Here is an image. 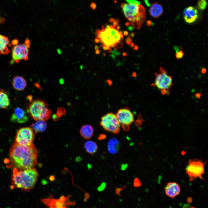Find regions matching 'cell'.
<instances>
[{
  "instance_id": "d590c367",
  "label": "cell",
  "mask_w": 208,
  "mask_h": 208,
  "mask_svg": "<svg viewBox=\"0 0 208 208\" xmlns=\"http://www.w3.org/2000/svg\"><path fill=\"white\" fill-rule=\"evenodd\" d=\"M146 24L147 26H149L152 25V23L151 21H148L146 22Z\"/></svg>"
},
{
  "instance_id": "7402d4cb",
  "label": "cell",
  "mask_w": 208,
  "mask_h": 208,
  "mask_svg": "<svg viewBox=\"0 0 208 208\" xmlns=\"http://www.w3.org/2000/svg\"><path fill=\"white\" fill-rule=\"evenodd\" d=\"M84 147L86 152L90 154L95 153L97 150V145L95 142L92 141H88L86 142L84 144Z\"/></svg>"
},
{
  "instance_id": "6da1fadb",
  "label": "cell",
  "mask_w": 208,
  "mask_h": 208,
  "mask_svg": "<svg viewBox=\"0 0 208 208\" xmlns=\"http://www.w3.org/2000/svg\"><path fill=\"white\" fill-rule=\"evenodd\" d=\"M37 155L38 150L33 143L24 145L14 142L10 149L8 166L12 170H19L34 168Z\"/></svg>"
},
{
  "instance_id": "c3c4849f",
  "label": "cell",
  "mask_w": 208,
  "mask_h": 208,
  "mask_svg": "<svg viewBox=\"0 0 208 208\" xmlns=\"http://www.w3.org/2000/svg\"><path fill=\"white\" fill-rule=\"evenodd\" d=\"M145 3L148 6H150V4L149 3H148V1L147 0H145Z\"/></svg>"
},
{
  "instance_id": "4dcf8cb0",
  "label": "cell",
  "mask_w": 208,
  "mask_h": 208,
  "mask_svg": "<svg viewBox=\"0 0 208 208\" xmlns=\"http://www.w3.org/2000/svg\"><path fill=\"white\" fill-rule=\"evenodd\" d=\"M125 187V186H124V187H121L120 188H116V187H115L116 189V192L117 194H118V195H119L120 196V192Z\"/></svg>"
},
{
  "instance_id": "7a4b0ae2",
  "label": "cell",
  "mask_w": 208,
  "mask_h": 208,
  "mask_svg": "<svg viewBox=\"0 0 208 208\" xmlns=\"http://www.w3.org/2000/svg\"><path fill=\"white\" fill-rule=\"evenodd\" d=\"M11 184L24 191L28 192L34 187L38 173L34 168L23 170H12Z\"/></svg>"
},
{
  "instance_id": "83f0119b",
  "label": "cell",
  "mask_w": 208,
  "mask_h": 208,
  "mask_svg": "<svg viewBox=\"0 0 208 208\" xmlns=\"http://www.w3.org/2000/svg\"><path fill=\"white\" fill-rule=\"evenodd\" d=\"M106 138V135L104 134H100L98 137V139L100 140H104Z\"/></svg>"
},
{
  "instance_id": "74e56055",
  "label": "cell",
  "mask_w": 208,
  "mask_h": 208,
  "mask_svg": "<svg viewBox=\"0 0 208 208\" xmlns=\"http://www.w3.org/2000/svg\"><path fill=\"white\" fill-rule=\"evenodd\" d=\"M128 29L129 31H131L134 29V28L130 26H129L128 27Z\"/></svg>"
},
{
  "instance_id": "4316f807",
  "label": "cell",
  "mask_w": 208,
  "mask_h": 208,
  "mask_svg": "<svg viewBox=\"0 0 208 208\" xmlns=\"http://www.w3.org/2000/svg\"><path fill=\"white\" fill-rule=\"evenodd\" d=\"M106 183L105 182H102L100 185L98 187L97 190L99 191H101L103 190L105 188Z\"/></svg>"
},
{
  "instance_id": "9f6ffc18",
  "label": "cell",
  "mask_w": 208,
  "mask_h": 208,
  "mask_svg": "<svg viewBox=\"0 0 208 208\" xmlns=\"http://www.w3.org/2000/svg\"><path fill=\"white\" fill-rule=\"evenodd\" d=\"M111 56L113 58H114L115 57H116V56H115V55H113V54H112L111 55Z\"/></svg>"
},
{
  "instance_id": "681fc988",
  "label": "cell",
  "mask_w": 208,
  "mask_h": 208,
  "mask_svg": "<svg viewBox=\"0 0 208 208\" xmlns=\"http://www.w3.org/2000/svg\"><path fill=\"white\" fill-rule=\"evenodd\" d=\"M122 55L124 56H125L127 55V53L125 52H124L122 53Z\"/></svg>"
},
{
  "instance_id": "5bb4252c",
  "label": "cell",
  "mask_w": 208,
  "mask_h": 208,
  "mask_svg": "<svg viewBox=\"0 0 208 208\" xmlns=\"http://www.w3.org/2000/svg\"><path fill=\"white\" fill-rule=\"evenodd\" d=\"M164 189L166 195L172 198H174L179 195L180 192V188L179 185L175 182L168 183Z\"/></svg>"
},
{
  "instance_id": "44dd1931",
  "label": "cell",
  "mask_w": 208,
  "mask_h": 208,
  "mask_svg": "<svg viewBox=\"0 0 208 208\" xmlns=\"http://www.w3.org/2000/svg\"><path fill=\"white\" fill-rule=\"evenodd\" d=\"M9 104V99L6 92L2 89L0 90V108H6Z\"/></svg>"
},
{
  "instance_id": "b9f144b4",
  "label": "cell",
  "mask_w": 208,
  "mask_h": 208,
  "mask_svg": "<svg viewBox=\"0 0 208 208\" xmlns=\"http://www.w3.org/2000/svg\"><path fill=\"white\" fill-rule=\"evenodd\" d=\"M123 33L124 35H125V36H127L128 34V32L126 31H123Z\"/></svg>"
},
{
  "instance_id": "ffe728a7",
  "label": "cell",
  "mask_w": 208,
  "mask_h": 208,
  "mask_svg": "<svg viewBox=\"0 0 208 208\" xmlns=\"http://www.w3.org/2000/svg\"><path fill=\"white\" fill-rule=\"evenodd\" d=\"M9 43L7 37L0 34V55L6 54L10 52L7 47Z\"/></svg>"
},
{
  "instance_id": "f907efd6",
  "label": "cell",
  "mask_w": 208,
  "mask_h": 208,
  "mask_svg": "<svg viewBox=\"0 0 208 208\" xmlns=\"http://www.w3.org/2000/svg\"><path fill=\"white\" fill-rule=\"evenodd\" d=\"M100 51L99 50H98L96 51L95 53V54H99L100 53Z\"/></svg>"
},
{
  "instance_id": "2e32d148",
  "label": "cell",
  "mask_w": 208,
  "mask_h": 208,
  "mask_svg": "<svg viewBox=\"0 0 208 208\" xmlns=\"http://www.w3.org/2000/svg\"><path fill=\"white\" fill-rule=\"evenodd\" d=\"M163 8L161 5L157 2L153 3L151 6L149 12L151 15L155 18L160 16L163 13Z\"/></svg>"
},
{
  "instance_id": "7bdbcfd3",
  "label": "cell",
  "mask_w": 208,
  "mask_h": 208,
  "mask_svg": "<svg viewBox=\"0 0 208 208\" xmlns=\"http://www.w3.org/2000/svg\"><path fill=\"white\" fill-rule=\"evenodd\" d=\"M107 82L109 84V85H111L112 83V81L109 79H108L107 80Z\"/></svg>"
},
{
  "instance_id": "52a82bcc",
  "label": "cell",
  "mask_w": 208,
  "mask_h": 208,
  "mask_svg": "<svg viewBox=\"0 0 208 208\" xmlns=\"http://www.w3.org/2000/svg\"><path fill=\"white\" fill-rule=\"evenodd\" d=\"M30 42V40L27 38L23 43L13 47L12 50V59L10 62V64L18 62L21 60H28Z\"/></svg>"
},
{
  "instance_id": "6125c7cd",
  "label": "cell",
  "mask_w": 208,
  "mask_h": 208,
  "mask_svg": "<svg viewBox=\"0 0 208 208\" xmlns=\"http://www.w3.org/2000/svg\"><path fill=\"white\" fill-rule=\"evenodd\" d=\"M122 31H120L119 32V34H122Z\"/></svg>"
},
{
  "instance_id": "6f0895ef",
  "label": "cell",
  "mask_w": 208,
  "mask_h": 208,
  "mask_svg": "<svg viewBox=\"0 0 208 208\" xmlns=\"http://www.w3.org/2000/svg\"><path fill=\"white\" fill-rule=\"evenodd\" d=\"M125 26H128V25H129V22H127V23L125 24Z\"/></svg>"
},
{
  "instance_id": "680465c9",
  "label": "cell",
  "mask_w": 208,
  "mask_h": 208,
  "mask_svg": "<svg viewBox=\"0 0 208 208\" xmlns=\"http://www.w3.org/2000/svg\"><path fill=\"white\" fill-rule=\"evenodd\" d=\"M130 44L131 47H133L134 46V45L133 43L131 42Z\"/></svg>"
},
{
  "instance_id": "e0dca14e",
  "label": "cell",
  "mask_w": 208,
  "mask_h": 208,
  "mask_svg": "<svg viewBox=\"0 0 208 208\" xmlns=\"http://www.w3.org/2000/svg\"><path fill=\"white\" fill-rule=\"evenodd\" d=\"M80 133L81 135L83 138L88 140L92 136L94 133V129L90 125H85L81 127Z\"/></svg>"
},
{
  "instance_id": "e7e4bbea",
  "label": "cell",
  "mask_w": 208,
  "mask_h": 208,
  "mask_svg": "<svg viewBox=\"0 0 208 208\" xmlns=\"http://www.w3.org/2000/svg\"><path fill=\"white\" fill-rule=\"evenodd\" d=\"M191 208H195L194 207H191Z\"/></svg>"
},
{
  "instance_id": "ba28073f",
  "label": "cell",
  "mask_w": 208,
  "mask_h": 208,
  "mask_svg": "<svg viewBox=\"0 0 208 208\" xmlns=\"http://www.w3.org/2000/svg\"><path fill=\"white\" fill-rule=\"evenodd\" d=\"M155 82L151 84V86L156 87L160 90L165 89L169 92L172 85V79L166 70L160 67L159 73L155 72Z\"/></svg>"
},
{
  "instance_id": "484cf974",
  "label": "cell",
  "mask_w": 208,
  "mask_h": 208,
  "mask_svg": "<svg viewBox=\"0 0 208 208\" xmlns=\"http://www.w3.org/2000/svg\"><path fill=\"white\" fill-rule=\"evenodd\" d=\"M133 184L135 187H139L141 186V183L138 178H137L135 179Z\"/></svg>"
},
{
  "instance_id": "91938a15",
  "label": "cell",
  "mask_w": 208,
  "mask_h": 208,
  "mask_svg": "<svg viewBox=\"0 0 208 208\" xmlns=\"http://www.w3.org/2000/svg\"><path fill=\"white\" fill-rule=\"evenodd\" d=\"M80 68L82 70L83 68V66L82 65H81L80 66Z\"/></svg>"
},
{
  "instance_id": "603a6c76",
  "label": "cell",
  "mask_w": 208,
  "mask_h": 208,
  "mask_svg": "<svg viewBox=\"0 0 208 208\" xmlns=\"http://www.w3.org/2000/svg\"><path fill=\"white\" fill-rule=\"evenodd\" d=\"M207 3L206 0H199L197 2L198 8L201 10H205L207 6Z\"/></svg>"
},
{
  "instance_id": "1f68e13d",
  "label": "cell",
  "mask_w": 208,
  "mask_h": 208,
  "mask_svg": "<svg viewBox=\"0 0 208 208\" xmlns=\"http://www.w3.org/2000/svg\"><path fill=\"white\" fill-rule=\"evenodd\" d=\"M127 164H123L121 165L120 169L122 170H124L127 168Z\"/></svg>"
},
{
  "instance_id": "11a10c76",
  "label": "cell",
  "mask_w": 208,
  "mask_h": 208,
  "mask_svg": "<svg viewBox=\"0 0 208 208\" xmlns=\"http://www.w3.org/2000/svg\"><path fill=\"white\" fill-rule=\"evenodd\" d=\"M120 38H122L123 37V35L122 34H120Z\"/></svg>"
},
{
  "instance_id": "d4e9b609",
  "label": "cell",
  "mask_w": 208,
  "mask_h": 208,
  "mask_svg": "<svg viewBox=\"0 0 208 208\" xmlns=\"http://www.w3.org/2000/svg\"><path fill=\"white\" fill-rule=\"evenodd\" d=\"M182 47L181 46L180 47L179 50L175 54L176 57L178 59L182 58L185 54L182 51Z\"/></svg>"
},
{
  "instance_id": "30bf717a",
  "label": "cell",
  "mask_w": 208,
  "mask_h": 208,
  "mask_svg": "<svg viewBox=\"0 0 208 208\" xmlns=\"http://www.w3.org/2000/svg\"><path fill=\"white\" fill-rule=\"evenodd\" d=\"M35 139V133L31 127L20 128L16 131L14 142L20 145H30L33 143Z\"/></svg>"
},
{
  "instance_id": "4fadbf2b",
  "label": "cell",
  "mask_w": 208,
  "mask_h": 208,
  "mask_svg": "<svg viewBox=\"0 0 208 208\" xmlns=\"http://www.w3.org/2000/svg\"><path fill=\"white\" fill-rule=\"evenodd\" d=\"M184 19L188 23L194 22L198 18L197 10L194 7L189 6L185 8L183 12Z\"/></svg>"
},
{
  "instance_id": "db71d44e",
  "label": "cell",
  "mask_w": 208,
  "mask_h": 208,
  "mask_svg": "<svg viewBox=\"0 0 208 208\" xmlns=\"http://www.w3.org/2000/svg\"><path fill=\"white\" fill-rule=\"evenodd\" d=\"M108 52L109 53H111L112 52V49L111 48H109V49H108Z\"/></svg>"
},
{
  "instance_id": "ac0fdd59",
  "label": "cell",
  "mask_w": 208,
  "mask_h": 208,
  "mask_svg": "<svg viewBox=\"0 0 208 208\" xmlns=\"http://www.w3.org/2000/svg\"><path fill=\"white\" fill-rule=\"evenodd\" d=\"M119 146V141L115 138H112L108 142L107 149L109 152L111 154H116L118 150Z\"/></svg>"
},
{
  "instance_id": "8992f818",
  "label": "cell",
  "mask_w": 208,
  "mask_h": 208,
  "mask_svg": "<svg viewBox=\"0 0 208 208\" xmlns=\"http://www.w3.org/2000/svg\"><path fill=\"white\" fill-rule=\"evenodd\" d=\"M205 163V161L203 162L201 160L197 159L189 160L185 170L190 181H193L197 178L204 180L202 176L204 173Z\"/></svg>"
},
{
  "instance_id": "8fae6325",
  "label": "cell",
  "mask_w": 208,
  "mask_h": 208,
  "mask_svg": "<svg viewBox=\"0 0 208 208\" xmlns=\"http://www.w3.org/2000/svg\"><path fill=\"white\" fill-rule=\"evenodd\" d=\"M116 114L123 130L128 131L134 121L133 114L128 107H125L118 109Z\"/></svg>"
},
{
  "instance_id": "f35d334b",
  "label": "cell",
  "mask_w": 208,
  "mask_h": 208,
  "mask_svg": "<svg viewBox=\"0 0 208 208\" xmlns=\"http://www.w3.org/2000/svg\"><path fill=\"white\" fill-rule=\"evenodd\" d=\"M138 50V47L136 44H135L134 46V48L133 50L137 51Z\"/></svg>"
},
{
  "instance_id": "f6af8a7d",
  "label": "cell",
  "mask_w": 208,
  "mask_h": 208,
  "mask_svg": "<svg viewBox=\"0 0 208 208\" xmlns=\"http://www.w3.org/2000/svg\"><path fill=\"white\" fill-rule=\"evenodd\" d=\"M135 33L133 32L129 34L130 36L132 38H133L135 35Z\"/></svg>"
},
{
  "instance_id": "816d5d0a",
  "label": "cell",
  "mask_w": 208,
  "mask_h": 208,
  "mask_svg": "<svg viewBox=\"0 0 208 208\" xmlns=\"http://www.w3.org/2000/svg\"><path fill=\"white\" fill-rule=\"evenodd\" d=\"M109 28L111 29H114V27L112 25H111L109 26Z\"/></svg>"
},
{
  "instance_id": "94428289",
  "label": "cell",
  "mask_w": 208,
  "mask_h": 208,
  "mask_svg": "<svg viewBox=\"0 0 208 208\" xmlns=\"http://www.w3.org/2000/svg\"><path fill=\"white\" fill-rule=\"evenodd\" d=\"M110 47L108 46H106V50H108L109 48Z\"/></svg>"
},
{
  "instance_id": "60d3db41",
  "label": "cell",
  "mask_w": 208,
  "mask_h": 208,
  "mask_svg": "<svg viewBox=\"0 0 208 208\" xmlns=\"http://www.w3.org/2000/svg\"><path fill=\"white\" fill-rule=\"evenodd\" d=\"M57 53L59 55H60L62 54V51H61V50L59 49H57Z\"/></svg>"
},
{
  "instance_id": "9a60e30c",
  "label": "cell",
  "mask_w": 208,
  "mask_h": 208,
  "mask_svg": "<svg viewBox=\"0 0 208 208\" xmlns=\"http://www.w3.org/2000/svg\"><path fill=\"white\" fill-rule=\"evenodd\" d=\"M12 84L14 88L18 90H22L24 89L26 85V81L22 76H15L13 79Z\"/></svg>"
},
{
  "instance_id": "7c38bea8",
  "label": "cell",
  "mask_w": 208,
  "mask_h": 208,
  "mask_svg": "<svg viewBox=\"0 0 208 208\" xmlns=\"http://www.w3.org/2000/svg\"><path fill=\"white\" fill-rule=\"evenodd\" d=\"M28 113L22 109L16 108L12 115L10 120L13 122L23 123L26 122L29 119Z\"/></svg>"
},
{
  "instance_id": "ee69618b",
  "label": "cell",
  "mask_w": 208,
  "mask_h": 208,
  "mask_svg": "<svg viewBox=\"0 0 208 208\" xmlns=\"http://www.w3.org/2000/svg\"><path fill=\"white\" fill-rule=\"evenodd\" d=\"M96 43H99L100 42V40L98 38H96L94 39Z\"/></svg>"
},
{
  "instance_id": "9c48e42d",
  "label": "cell",
  "mask_w": 208,
  "mask_h": 208,
  "mask_svg": "<svg viewBox=\"0 0 208 208\" xmlns=\"http://www.w3.org/2000/svg\"><path fill=\"white\" fill-rule=\"evenodd\" d=\"M100 125L106 131L115 134L118 133L120 125L116 114L109 113L101 118Z\"/></svg>"
},
{
  "instance_id": "5b68a950",
  "label": "cell",
  "mask_w": 208,
  "mask_h": 208,
  "mask_svg": "<svg viewBox=\"0 0 208 208\" xmlns=\"http://www.w3.org/2000/svg\"><path fill=\"white\" fill-rule=\"evenodd\" d=\"M71 195H62L59 198H54L52 194L45 198H41L40 201L48 208H70L69 206L74 205L75 201L70 200Z\"/></svg>"
},
{
  "instance_id": "be15d7a7",
  "label": "cell",
  "mask_w": 208,
  "mask_h": 208,
  "mask_svg": "<svg viewBox=\"0 0 208 208\" xmlns=\"http://www.w3.org/2000/svg\"><path fill=\"white\" fill-rule=\"evenodd\" d=\"M2 21V20H0V21Z\"/></svg>"
},
{
  "instance_id": "cb8c5ba5",
  "label": "cell",
  "mask_w": 208,
  "mask_h": 208,
  "mask_svg": "<svg viewBox=\"0 0 208 208\" xmlns=\"http://www.w3.org/2000/svg\"><path fill=\"white\" fill-rule=\"evenodd\" d=\"M65 113V111L64 109L63 108H60L57 109V111L56 114H55L54 116V118H53L54 120H56L59 118L63 114Z\"/></svg>"
},
{
  "instance_id": "836d02e7",
  "label": "cell",
  "mask_w": 208,
  "mask_h": 208,
  "mask_svg": "<svg viewBox=\"0 0 208 208\" xmlns=\"http://www.w3.org/2000/svg\"><path fill=\"white\" fill-rule=\"evenodd\" d=\"M187 201L188 203H190L192 202V198L191 197H189L187 199Z\"/></svg>"
},
{
  "instance_id": "f546056e",
  "label": "cell",
  "mask_w": 208,
  "mask_h": 208,
  "mask_svg": "<svg viewBox=\"0 0 208 208\" xmlns=\"http://www.w3.org/2000/svg\"><path fill=\"white\" fill-rule=\"evenodd\" d=\"M132 40L130 37V36H128L126 40V42L127 44L128 45L130 44L131 43Z\"/></svg>"
},
{
  "instance_id": "f5cc1de1",
  "label": "cell",
  "mask_w": 208,
  "mask_h": 208,
  "mask_svg": "<svg viewBox=\"0 0 208 208\" xmlns=\"http://www.w3.org/2000/svg\"><path fill=\"white\" fill-rule=\"evenodd\" d=\"M132 75L133 76V77H135L136 76V73L135 72H133V73H132Z\"/></svg>"
},
{
  "instance_id": "bcb514c9",
  "label": "cell",
  "mask_w": 208,
  "mask_h": 208,
  "mask_svg": "<svg viewBox=\"0 0 208 208\" xmlns=\"http://www.w3.org/2000/svg\"><path fill=\"white\" fill-rule=\"evenodd\" d=\"M91 5V7L93 8L94 9L96 8V5L94 3H92Z\"/></svg>"
},
{
  "instance_id": "7dc6e473",
  "label": "cell",
  "mask_w": 208,
  "mask_h": 208,
  "mask_svg": "<svg viewBox=\"0 0 208 208\" xmlns=\"http://www.w3.org/2000/svg\"><path fill=\"white\" fill-rule=\"evenodd\" d=\"M94 49L96 51L99 50V47L97 45H95L94 47Z\"/></svg>"
},
{
  "instance_id": "277c9868",
  "label": "cell",
  "mask_w": 208,
  "mask_h": 208,
  "mask_svg": "<svg viewBox=\"0 0 208 208\" xmlns=\"http://www.w3.org/2000/svg\"><path fill=\"white\" fill-rule=\"evenodd\" d=\"M48 106V103L42 99H34L29 104L27 112L34 120L46 121L50 118L52 114Z\"/></svg>"
},
{
  "instance_id": "d6986e66",
  "label": "cell",
  "mask_w": 208,
  "mask_h": 208,
  "mask_svg": "<svg viewBox=\"0 0 208 208\" xmlns=\"http://www.w3.org/2000/svg\"><path fill=\"white\" fill-rule=\"evenodd\" d=\"M47 126V124L45 121L39 120L33 123L31 125V127L33 129L35 134H36L44 131Z\"/></svg>"
},
{
  "instance_id": "f1b7e54d",
  "label": "cell",
  "mask_w": 208,
  "mask_h": 208,
  "mask_svg": "<svg viewBox=\"0 0 208 208\" xmlns=\"http://www.w3.org/2000/svg\"><path fill=\"white\" fill-rule=\"evenodd\" d=\"M127 1L129 3H135L139 5L140 4L138 1L135 0H127Z\"/></svg>"
},
{
  "instance_id": "8d00e7d4",
  "label": "cell",
  "mask_w": 208,
  "mask_h": 208,
  "mask_svg": "<svg viewBox=\"0 0 208 208\" xmlns=\"http://www.w3.org/2000/svg\"><path fill=\"white\" fill-rule=\"evenodd\" d=\"M201 96V94L200 93H197L195 94L196 97L198 99L200 98Z\"/></svg>"
},
{
  "instance_id": "e575fe53",
  "label": "cell",
  "mask_w": 208,
  "mask_h": 208,
  "mask_svg": "<svg viewBox=\"0 0 208 208\" xmlns=\"http://www.w3.org/2000/svg\"><path fill=\"white\" fill-rule=\"evenodd\" d=\"M191 207L190 205L187 204H186L183 205V208H191Z\"/></svg>"
},
{
  "instance_id": "d6a6232c",
  "label": "cell",
  "mask_w": 208,
  "mask_h": 208,
  "mask_svg": "<svg viewBox=\"0 0 208 208\" xmlns=\"http://www.w3.org/2000/svg\"><path fill=\"white\" fill-rule=\"evenodd\" d=\"M120 52L117 51L116 49H115L112 52V54L115 55H118L120 54Z\"/></svg>"
},
{
  "instance_id": "ab89813d",
  "label": "cell",
  "mask_w": 208,
  "mask_h": 208,
  "mask_svg": "<svg viewBox=\"0 0 208 208\" xmlns=\"http://www.w3.org/2000/svg\"><path fill=\"white\" fill-rule=\"evenodd\" d=\"M201 71L203 73H205L206 72V69L204 68H203L201 69Z\"/></svg>"
},
{
  "instance_id": "3957f363",
  "label": "cell",
  "mask_w": 208,
  "mask_h": 208,
  "mask_svg": "<svg viewBox=\"0 0 208 208\" xmlns=\"http://www.w3.org/2000/svg\"><path fill=\"white\" fill-rule=\"evenodd\" d=\"M121 7L125 17L131 23L130 26L140 29L146 18L144 7L137 4L123 3L121 4Z\"/></svg>"
}]
</instances>
